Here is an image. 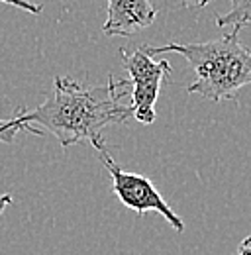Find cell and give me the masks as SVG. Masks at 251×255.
Here are the masks:
<instances>
[{"label": "cell", "mask_w": 251, "mask_h": 255, "mask_svg": "<svg viewBox=\"0 0 251 255\" xmlns=\"http://www.w3.org/2000/svg\"><path fill=\"white\" fill-rule=\"evenodd\" d=\"M127 85L108 79L104 87H87L69 77L57 75L53 91L33 110H20L26 124H39L47 129L61 147L89 141L96 151L106 149L102 131L112 124H127L133 118L131 104H122Z\"/></svg>", "instance_id": "obj_1"}, {"label": "cell", "mask_w": 251, "mask_h": 255, "mask_svg": "<svg viewBox=\"0 0 251 255\" xmlns=\"http://www.w3.org/2000/svg\"><path fill=\"white\" fill-rule=\"evenodd\" d=\"M153 57L161 53H179L194 69V83L187 87L188 95H200L206 100H234L236 93L251 85V49H248L240 32L224 33L204 43H165V45H143Z\"/></svg>", "instance_id": "obj_2"}, {"label": "cell", "mask_w": 251, "mask_h": 255, "mask_svg": "<svg viewBox=\"0 0 251 255\" xmlns=\"http://www.w3.org/2000/svg\"><path fill=\"white\" fill-rule=\"evenodd\" d=\"M122 65L129 79L126 85L131 89L133 118L145 126L155 122V102L159 98L161 83L171 75V65L167 59H153L143 45L137 49H120Z\"/></svg>", "instance_id": "obj_3"}, {"label": "cell", "mask_w": 251, "mask_h": 255, "mask_svg": "<svg viewBox=\"0 0 251 255\" xmlns=\"http://www.w3.org/2000/svg\"><path fill=\"white\" fill-rule=\"evenodd\" d=\"M96 153L112 177V191L126 208L133 210L139 216H143L147 212H157L179 234L185 232V222L181 220V216L167 204V200L161 196V192L157 191L155 185L147 177L124 171L106 149H100Z\"/></svg>", "instance_id": "obj_4"}, {"label": "cell", "mask_w": 251, "mask_h": 255, "mask_svg": "<svg viewBox=\"0 0 251 255\" xmlns=\"http://www.w3.org/2000/svg\"><path fill=\"white\" fill-rule=\"evenodd\" d=\"M157 18L151 0H108V16L102 32L108 37H127L149 28Z\"/></svg>", "instance_id": "obj_5"}, {"label": "cell", "mask_w": 251, "mask_h": 255, "mask_svg": "<svg viewBox=\"0 0 251 255\" xmlns=\"http://www.w3.org/2000/svg\"><path fill=\"white\" fill-rule=\"evenodd\" d=\"M230 2H232V8L214 18L216 26L232 28L240 32L244 26L251 24V0H230Z\"/></svg>", "instance_id": "obj_6"}, {"label": "cell", "mask_w": 251, "mask_h": 255, "mask_svg": "<svg viewBox=\"0 0 251 255\" xmlns=\"http://www.w3.org/2000/svg\"><path fill=\"white\" fill-rule=\"evenodd\" d=\"M18 131H31V133H35V135H43L41 129H35V128H31L30 124H26V122L22 120L20 112H18L14 118H6V120L0 118V143H12Z\"/></svg>", "instance_id": "obj_7"}, {"label": "cell", "mask_w": 251, "mask_h": 255, "mask_svg": "<svg viewBox=\"0 0 251 255\" xmlns=\"http://www.w3.org/2000/svg\"><path fill=\"white\" fill-rule=\"evenodd\" d=\"M2 4H10V6H16L20 10H26L31 14H41L43 12V6L41 4H33L30 0H0Z\"/></svg>", "instance_id": "obj_8"}, {"label": "cell", "mask_w": 251, "mask_h": 255, "mask_svg": "<svg viewBox=\"0 0 251 255\" xmlns=\"http://www.w3.org/2000/svg\"><path fill=\"white\" fill-rule=\"evenodd\" d=\"M236 255H251V234L240 244V248H238Z\"/></svg>", "instance_id": "obj_9"}, {"label": "cell", "mask_w": 251, "mask_h": 255, "mask_svg": "<svg viewBox=\"0 0 251 255\" xmlns=\"http://www.w3.org/2000/svg\"><path fill=\"white\" fill-rule=\"evenodd\" d=\"M179 2L187 8H204L206 4H210V0H179Z\"/></svg>", "instance_id": "obj_10"}, {"label": "cell", "mask_w": 251, "mask_h": 255, "mask_svg": "<svg viewBox=\"0 0 251 255\" xmlns=\"http://www.w3.org/2000/svg\"><path fill=\"white\" fill-rule=\"evenodd\" d=\"M12 202V196L10 194H0V216L4 214V210H6V206Z\"/></svg>", "instance_id": "obj_11"}]
</instances>
